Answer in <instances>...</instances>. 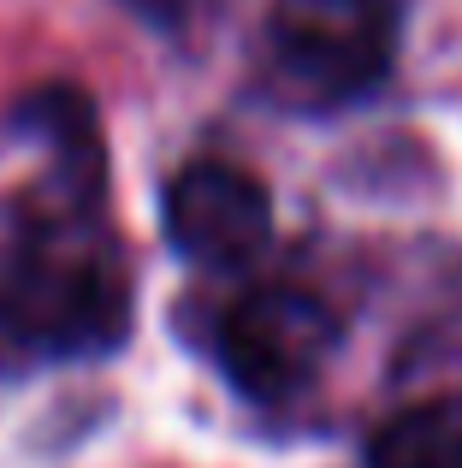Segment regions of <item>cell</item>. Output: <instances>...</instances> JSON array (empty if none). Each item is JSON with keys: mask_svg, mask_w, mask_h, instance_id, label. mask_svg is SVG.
Here are the masks:
<instances>
[{"mask_svg": "<svg viewBox=\"0 0 462 468\" xmlns=\"http://www.w3.org/2000/svg\"><path fill=\"white\" fill-rule=\"evenodd\" d=\"M131 12H142L149 24H166V30H178V24H190L208 0H125Z\"/></svg>", "mask_w": 462, "mask_h": 468, "instance_id": "obj_6", "label": "cell"}, {"mask_svg": "<svg viewBox=\"0 0 462 468\" xmlns=\"http://www.w3.org/2000/svg\"><path fill=\"white\" fill-rule=\"evenodd\" d=\"M397 0H273L267 54L297 101L338 107L392 71Z\"/></svg>", "mask_w": 462, "mask_h": 468, "instance_id": "obj_2", "label": "cell"}, {"mask_svg": "<svg viewBox=\"0 0 462 468\" xmlns=\"http://www.w3.org/2000/svg\"><path fill=\"white\" fill-rule=\"evenodd\" d=\"M0 314L47 356H89L125 338L131 291L113 243L83 219H30V238L0 273Z\"/></svg>", "mask_w": 462, "mask_h": 468, "instance_id": "obj_1", "label": "cell"}, {"mask_svg": "<svg viewBox=\"0 0 462 468\" xmlns=\"http://www.w3.org/2000/svg\"><path fill=\"white\" fill-rule=\"evenodd\" d=\"M166 238L196 267H243L273 238V202L243 166L196 160L166 184Z\"/></svg>", "mask_w": 462, "mask_h": 468, "instance_id": "obj_4", "label": "cell"}, {"mask_svg": "<svg viewBox=\"0 0 462 468\" xmlns=\"http://www.w3.org/2000/svg\"><path fill=\"white\" fill-rule=\"evenodd\" d=\"M338 350V314L302 285H261L220 320V362L243 398L285 403L320 379Z\"/></svg>", "mask_w": 462, "mask_h": 468, "instance_id": "obj_3", "label": "cell"}, {"mask_svg": "<svg viewBox=\"0 0 462 468\" xmlns=\"http://www.w3.org/2000/svg\"><path fill=\"white\" fill-rule=\"evenodd\" d=\"M368 468H462V398H427L397 410L373 433Z\"/></svg>", "mask_w": 462, "mask_h": 468, "instance_id": "obj_5", "label": "cell"}]
</instances>
